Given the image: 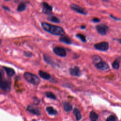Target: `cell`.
I'll list each match as a JSON object with an SVG mask.
<instances>
[{
    "label": "cell",
    "mask_w": 121,
    "mask_h": 121,
    "mask_svg": "<svg viewBox=\"0 0 121 121\" xmlns=\"http://www.w3.org/2000/svg\"><path fill=\"white\" fill-rule=\"evenodd\" d=\"M70 8L75 11L77 12V13L84 15H86L87 14V11L84 9V8L79 6L78 5L75 4H71L70 5Z\"/></svg>",
    "instance_id": "obj_6"
},
{
    "label": "cell",
    "mask_w": 121,
    "mask_h": 121,
    "mask_svg": "<svg viewBox=\"0 0 121 121\" xmlns=\"http://www.w3.org/2000/svg\"><path fill=\"white\" fill-rule=\"evenodd\" d=\"M104 1V2H108V1H109L110 0H103Z\"/></svg>",
    "instance_id": "obj_33"
},
{
    "label": "cell",
    "mask_w": 121,
    "mask_h": 121,
    "mask_svg": "<svg viewBox=\"0 0 121 121\" xmlns=\"http://www.w3.org/2000/svg\"><path fill=\"white\" fill-rule=\"evenodd\" d=\"M90 119L92 121H95L98 119V115L94 111H91L89 115Z\"/></svg>",
    "instance_id": "obj_19"
},
{
    "label": "cell",
    "mask_w": 121,
    "mask_h": 121,
    "mask_svg": "<svg viewBox=\"0 0 121 121\" xmlns=\"http://www.w3.org/2000/svg\"><path fill=\"white\" fill-rule=\"evenodd\" d=\"M26 6L25 3H21L17 7V10L19 12L20 11H24L26 9Z\"/></svg>",
    "instance_id": "obj_21"
},
{
    "label": "cell",
    "mask_w": 121,
    "mask_h": 121,
    "mask_svg": "<svg viewBox=\"0 0 121 121\" xmlns=\"http://www.w3.org/2000/svg\"><path fill=\"white\" fill-rule=\"evenodd\" d=\"M1 43V40L0 39V44Z\"/></svg>",
    "instance_id": "obj_34"
},
{
    "label": "cell",
    "mask_w": 121,
    "mask_h": 121,
    "mask_svg": "<svg viewBox=\"0 0 121 121\" xmlns=\"http://www.w3.org/2000/svg\"><path fill=\"white\" fill-rule=\"evenodd\" d=\"M53 52L56 55L62 57H64L67 55L66 52L64 48L60 46H57L54 47L53 49Z\"/></svg>",
    "instance_id": "obj_7"
},
{
    "label": "cell",
    "mask_w": 121,
    "mask_h": 121,
    "mask_svg": "<svg viewBox=\"0 0 121 121\" xmlns=\"http://www.w3.org/2000/svg\"><path fill=\"white\" fill-rule=\"evenodd\" d=\"M76 37L79 38L82 42H86V37L84 35H82L81 34H78L76 35Z\"/></svg>",
    "instance_id": "obj_25"
},
{
    "label": "cell",
    "mask_w": 121,
    "mask_h": 121,
    "mask_svg": "<svg viewBox=\"0 0 121 121\" xmlns=\"http://www.w3.org/2000/svg\"><path fill=\"white\" fill-rule=\"evenodd\" d=\"M116 40H117V41L119 42V43L121 44V38H120V39H116Z\"/></svg>",
    "instance_id": "obj_31"
},
{
    "label": "cell",
    "mask_w": 121,
    "mask_h": 121,
    "mask_svg": "<svg viewBox=\"0 0 121 121\" xmlns=\"http://www.w3.org/2000/svg\"><path fill=\"white\" fill-rule=\"evenodd\" d=\"M3 68L6 71V73L7 76L9 78L13 77L15 74V71L14 70V69L11 68H9V67H4V66L3 67Z\"/></svg>",
    "instance_id": "obj_12"
},
{
    "label": "cell",
    "mask_w": 121,
    "mask_h": 121,
    "mask_svg": "<svg viewBox=\"0 0 121 121\" xmlns=\"http://www.w3.org/2000/svg\"><path fill=\"white\" fill-rule=\"evenodd\" d=\"M47 19H48V20H49L52 22H53V23H58L60 22V20L59 18H58L57 17H56L55 16H49L47 18Z\"/></svg>",
    "instance_id": "obj_20"
},
{
    "label": "cell",
    "mask_w": 121,
    "mask_h": 121,
    "mask_svg": "<svg viewBox=\"0 0 121 121\" xmlns=\"http://www.w3.org/2000/svg\"><path fill=\"white\" fill-rule=\"evenodd\" d=\"M4 75L3 71L1 70L0 72V89L8 92L10 90L11 82L9 80L4 79Z\"/></svg>",
    "instance_id": "obj_2"
},
{
    "label": "cell",
    "mask_w": 121,
    "mask_h": 121,
    "mask_svg": "<svg viewBox=\"0 0 121 121\" xmlns=\"http://www.w3.org/2000/svg\"><path fill=\"white\" fill-rule=\"evenodd\" d=\"M112 67L113 69H117L119 68L120 67V63H119V61L118 60H114L112 64Z\"/></svg>",
    "instance_id": "obj_24"
},
{
    "label": "cell",
    "mask_w": 121,
    "mask_h": 121,
    "mask_svg": "<svg viewBox=\"0 0 121 121\" xmlns=\"http://www.w3.org/2000/svg\"><path fill=\"white\" fill-rule=\"evenodd\" d=\"M73 113H74V115L75 116L76 119L77 121H79L81 119L82 115H81L80 112L78 109L76 108H74V109L73 110Z\"/></svg>",
    "instance_id": "obj_18"
},
{
    "label": "cell",
    "mask_w": 121,
    "mask_h": 121,
    "mask_svg": "<svg viewBox=\"0 0 121 121\" xmlns=\"http://www.w3.org/2000/svg\"><path fill=\"white\" fill-rule=\"evenodd\" d=\"M45 95L47 97L51 98L52 99H53V100L56 99V96L54 95V94L53 93H52L51 92H46L45 93Z\"/></svg>",
    "instance_id": "obj_23"
},
{
    "label": "cell",
    "mask_w": 121,
    "mask_h": 121,
    "mask_svg": "<svg viewBox=\"0 0 121 121\" xmlns=\"http://www.w3.org/2000/svg\"><path fill=\"white\" fill-rule=\"evenodd\" d=\"M24 77L25 79L29 83H30L34 85H38L40 83V78L35 75L26 72L24 74Z\"/></svg>",
    "instance_id": "obj_3"
},
{
    "label": "cell",
    "mask_w": 121,
    "mask_h": 121,
    "mask_svg": "<svg viewBox=\"0 0 121 121\" xmlns=\"http://www.w3.org/2000/svg\"><path fill=\"white\" fill-rule=\"evenodd\" d=\"M110 17H111V18H112V19H114V20H117V21H120V20H121V19H120V18H117V17H115L114 16H113L112 15H110Z\"/></svg>",
    "instance_id": "obj_29"
},
{
    "label": "cell",
    "mask_w": 121,
    "mask_h": 121,
    "mask_svg": "<svg viewBox=\"0 0 121 121\" xmlns=\"http://www.w3.org/2000/svg\"><path fill=\"white\" fill-rule=\"evenodd\" d=\"M38 74L41 78L46 80H49L51 78V75L48 73L42 70H39Z\"/></svg>",
    "instance_id": "obj_13"
},
{
    "label": "cell",
    "mask_w": 121,
    "mask_h": 121,
    "mask_svg": "<svg viewBox=\"0 0 121 121\" xmlns=\"http://www.w3.org/2000/svg\"><path fill=\"white\" fill-rule=\"evenodd\" d=\"M46 112L48 113L49 114L51 115H57L58 113V111L54 109L52 106H48L46 108Z\"/></svg>",
    "instance_id": "obj_15"
},
{
    "label": "cell",
    "mask_w": 121,
    "mask_h": 121,
    "mask_svg": "<svg viewBox=\"0 0 121 121\" xmlns=\"http://www.w3.org/2000/svg\"><path fill=\"white\" fill-rule=\"evenodd\" d=\"M100 19L97 17H94L92 19V21L94 23H99L100 22Z\"/></svg>",
    "instance_id": "obj_28"
},
{
    "label": "cell",
    "mask_w": 121,
    "mask_h": 121,
    "mask_svg": "<svg viewBox=\"0 0 121 121\" xmlns=\"http://www.w3.org/2000/svg\"><path fill=\"white\" fill-rule=\"evenodd\" d=\"M27 110L33 114L37 115H39L41 114L40 111L37 107H36V106H34L32 105H28L27 107Z\"/></svg>",
    "instance_id": "obj_9"
},
{
    "label": "cell",
    "mask_w": 121,
    "mask_h": 121,
    "mask_svg": "<svg viewBox=\"0 0 121 121\" xmlns=\"http://www.w3.org/2000/svg\"><path fill=\"white\" fill-rule=\"evenodd\" d=\"M41 26L45 31L52 35L60 36L65 35V32L60 26L53 25L46 22L42 23Z\"/></svg>",
    "instance_id": "obj_1"
},
{
    "label": "cell",
    "mask_w": 121,
    "mask_h": 121,
    "mask_svg": "<svg viewBox=\"0 0 121 121\" xmlns=\"http://www.w3.org/2000/svg\"><path fill=\"white\" fill-rule=\"evenodd\" d=\"M96 29L97 32L101 35H105L109 30L108 26L104 24H101L96 26Z\"/></svg>",
    "instance_id": "obj_4"
},
{
    "label": "cell",
    "mask_w": 121,
    "mask_h": 121,
    "mask_svg": "<svg viewBox=\"0 0 121 121\" xmlns=\"http://www.w3.org/2000/svg\"><path fill=\"white\" fill-rule=\"evenodd\" d=\"M63 106L64 110L67 112H69L72 110V105L67 102H63Z\"/></svg>",
    "instance_id": "obj_17"
},
{
    "label": "cell",
    "mask_w": 121,
    "mask_h": 121,
    "mask_svg": "<svg viewBox=\"0 0 121 121\" xmlns=\"http://www.w3.org/2000/svg\"><path fill=\"white\" fill-rule=\"evenodd\" d=\"M81 29H85L86 28V26H81Z\"/></svg>",
    "instance_id": "obj_32"
},
{
    "label": "cell",
    "mask_w": 121,
    "mask_h": 121,
    "mask_svg": "<svg viewBox=\"0 0 121 121\" xmlns=\"http://www.w3.org/2000/svg\"><path fill=\"white\" fill-rule=\"evenodd\" d=\"M94 65L97 69L102 70H106L109 69V66L108 64L106 62L103 61L102 60Z\"/></svg>",
    "instance_id": "obj_8"
},
{
    "label": "cell",
    "mask_w": 121,
    "mask_h": 121,
    "mask_svg": "<svg viewBox=\"0 0 121 121\" xmlns=\"http://www.w3.org/2000/svg\"><path fill=\"white\" fill-rule=\"evenodd\" d=\"M43 58L44 60V61L48 64H49V65L55 67V63L54 62V61L50 58L48 56H47L45 54H43Z\"/></svg>",
    "instance_id": "obj_16"
},
{
    "label": "cell",
    "mask_w": 121,
    "mask_h": 121,
    "mask_svg": "<svg viewBox=\"0 0 121 121\" xmlns=\"http://www.w3.org/2000/svg\"><path fill=\"white\" fill-rule=\"evenodd\" d=\"M59 40L61 42L64 43L68 44H71L72 43V41L70 40V39L69 37H68L67 36H65L64 35H62L60 38Z\"/></svg>",
    "instance_id": "obj_14"
},
{
    "label": "cell",
    "mask_w": 121,
    "mask_h": 121,
    "mask_svg": "<svg viewBox=\"0 0 121 121\" xmlns=\"http://www.w3.org/2000/svg\"><path fill=\"white\" fill-rule=\"evenodd\" d=\"M6 0V1H9V0Z\"/></svg>",
    "instance_id": "obj_35"
},
{
    "label": "cell",
    "mask_w": 121,
    "mask_h": 121,
    "mask_svg": "<svg viewBox=\"0 0 121 121\" xmlns=\"http://www.w3.org/2000/svg\"><path fill=\"white\" fill-rule=\"evenodd\" d=\"M69 71L70 74L73 76L79 77L81 74V72L79 68L77 66H75L73 68H70Z\"/></svg>",
    "instance_id": "obj_11"
},
{
    "label": "cell",
    "mask_w": 121,
    "mask_h": 121,
    "mask_svg": "<svg viewBox=\"0 0 121 121\" xmlns=\"http://www.w3.org/2000/svg\"><path fill=\"white\" fill-rule=\"evenodd\" d=\"M117 120V119L115 116L113 115H112L108 117L106 119V121H115Z\"/></svg>",
    "instance_id": "obj_26"
},
{
    "label": "cell",
    "mask_w": 121,
    "mask_h": 121,
    "mask_svg": "<svg viewBox=\"0 0 121 121\" xmlns=\"http://www.w3.org/2000/svg\"><path fill=\"white\" fill-rule=\"evenodd\" d=\"M2 8H3L5 10H8V11H9V10H10L9 8L8 7H6V6H3Z\"/></svg>",
    "instance_id": "obj_30"
},
{
    "label": "cell",
    "mask_w": 121,
    "mask_h": 121,
    "mask_svg": "<svg viewBox=\"0 0 121 121\" xmlns=\"http://www.w3.org/2000/svg\"><path fill=\"white\" fill-rule=\"evenodd\" d=\"M43 12L44 14L50 15L52 12V7L49 5L48 3L43 2Z\"/></svg>",
    "instance_id": "obj_10"
},
{
    "label": "cell",
    "mask_w": 121,
    "mask_h": 121,
    "mask_svg": "<svg viewBox=\"0 0 121 121\" xmlns=\"http://www.w3.org/2000/svg\"><path fill=\"white\" fill-rule=\"evenodd\" d=\"M102 60V59L101 58V57L97 55H95L94 56H93L92 57V61L94 63V64L97 63V62H99L100 61Z\"/></svg>",
    "instance_id": "obj_22"
},
{
    "label": "cell",
    "mask_w": 121,
    "mask_h": 121,
    "mask_svg": "<svg viewBox=\"0 0 121 121\" xmlns=\"http://www.w3.org/2000/svg\"><path fill=\"white\" fill-rule=\"evenodd\" d=\"M94 47L97 50L105 51L109 49V43L106 42H102L94 45Z\"/></svg>",
    "instance_id": "obj_5"
},
{
    "label": "cell",
    "mask_w": 121,
    "mask_h": 121,
    "mask_svg": "<svg viewBox=\"0 0 121 121\" xmlns=\"http://www.w3.org/2000/svg\"><path fill=\"white\" fill-rule=\"evenodd\" d=\"M24 54L26 57H31L33 56V53L30 52H24Z\"/></svg>",
    "instance_id": "obj_27"
}]
</instances>
